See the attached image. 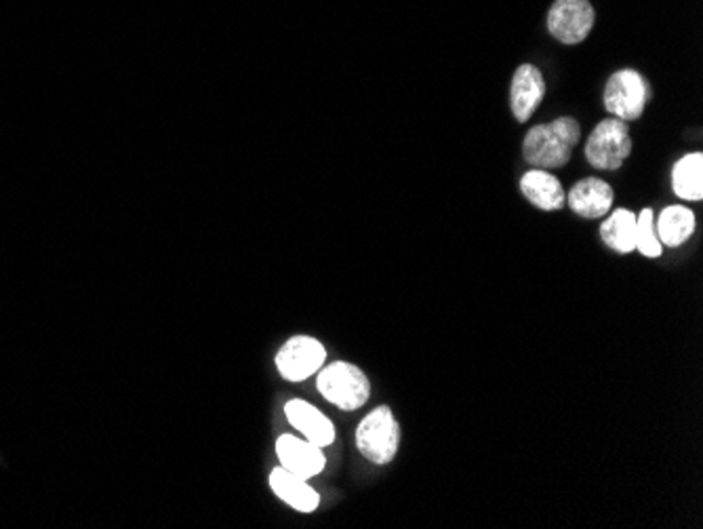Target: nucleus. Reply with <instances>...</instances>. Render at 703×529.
Returning a JSON list of instances; mask_svg holds the SVG:
<instances>
[{
	"mask_svg": "<svg viewBox=\"0 0 703 529\" xmlns=\"http://www.w3.org/2000/svg\"><path fill=\"white\" fill-rule=\"evenodd\" d=\"M581 127L571 116L556 119L546 125H535L529 130L522 142V155L535 169H558L571 159Z\"/></svg>",
	"mask_w": 703,
	"mask_h": 529,
	"instance_id": "nucleus-1",
	"label": "nucleus"
},
{
	"mask_svg": "<svg viewBox=\"0 0 703 529\" xmlns=\"http://www.w3.org/2000/svg\"><path fill=\"white\" fill-rule=\"evenodd\" d=\"M316 386L322 397L345 412L361 409L371 395V384L363 370L345 361H336L325 370L320 368Z\"/></svg>",
	"mask_w": 703,
	"mask_h": 529,
	"instance_id": "nucleus-2",
	"label": "nucleus"
},
{
	"mask_svg": "<svg viewBox=\"0 0 703 529\" xmlns=\"http://www.w3.org/2000/svg\"><path fill=\"white\" fill-rule=\"evenodd\" d=\"M400 446V426L388 405L375 407L356 428V448L373 464H390Z\"/></svg>",
	"mask_w": 703,
	"mask_h": 529,
	"instance_id": "nucleus-3",
	"label": "nucleus"
},
{
	"mask_svg": "<svg viewBox=\"0 0 703 529\" xmlns=\"http://www.w3.org/2000/svg\"><path fill=\"white\" fill-rule=\"evenodd\" d=\"M632 153V137L627 123L620 119L600 121L586 142V159L600 171H615Z\"/></svg>",
	"mask_w": 703,
	"mask_h": 529,
	"instance_id": "nucleus-4",
	"label": "nucleus"
},
{
	"mask_svg": "<svg viewBox=\"0 0 703 529\" xmlns=\"http://www.w3.org/2000/svg\"><path fill=\"white\" fill-rule=\"evenodd\" d=\"M651 95L647 79L636 70H617L604 87V108L620 121H636L643 116Z\"/></svg>",
	"mask_w": 703,
	"mask_h": 529,
	"instance_id": "nucleus-5",
	"label": "nucleus"
},
{
	"mask_svg": "<svg viewBox=\"0 0 703 529\" xmlns=\"http://www.w3.org/2000/svg\"><path fill=\"white\" fill-rule=\"evenodd\" d=\"M594 20V7L588 0H556L547 13V30L556 41L577 45L586 41Z\"/></svg>",
	"mask_w": 703,
	"mask_h": 529,
	"instance_id": "nucleus-6",
	"label": "nucleus"
},
{
	"mask_svg": "<svg viewBox=\"0 0 703 529\" xmlns=\"http://www.w3.org/2000/svg\"><path fill=\"white\" fill-rule=\"evenodd\" d=\"M327 350L320 340L310 336H295L276 354V368L288 382H304L325 365Z\"/></svg>",
	"mask_w": 703,
	"mask_h": 529,
	"instance_id": "nucleus-7",
	"label": "nucleus"
},
{
	"mask_svg": "<svg viewBox=\"0 0 703 529\" xmlns=\"http://www.w3.org/2000/svg\"><path fill=\"white\" fill-rule=\"evenodd\" d=\"M544 95H546V80L540 72V68L531 64L519 66L510 87V106H512L514 119L519 123L529 121L542 104Z\"/></svg>",
	"mask_w": 703,
	"mask_h": 529,
	"instance_id": "nucleus-8",
	"label": "nucleus"
},
{
	"mask_svg": "<svg viewBox=\"0 0 703 529\" xmlns=\"http://www.w3.org/2000/svg\"><path fill=\"white\" fill-rule=\"evenodd\" d=\"M276 455L283 464V469H287L295 475L304 476V479H313V476L320 475L327 458L322 453V448L314 446L313 441H304L297 439L293 435H283L276 441Z\"/></svg>",
	"mask_w": 703,
	"mask_h": 529,
	"instance_id": "nucleus-9",
	"label": "nucleus"
},
{
	"mask_svg": "<svg viewBox=\"0 0 703 529\" xmlns=\"http://www.w3.org/2000/svg\"><path fill=\"white\" fill-rule=\"evenodd\" d=\"M285 416L293 428H297L308 441L318 448H327L336 441V426L310 403L293 398L285 405Z\"/></svg>",
	"mask_w": 703,
	"mask_h": 529,
	"instance_id": "nucleus-10",
	"label": "nucleus"
},
{
	"mask_svg": "<svg viewBox=\"0 0 703 529\" xmlns=\"http://www.w3.org/2000/svg\"><path fill=\"white\" fill-rule=\"evenodd\" d=\"M521 192L524 199L535 205L537 210L544 212H558L565 207L567 203V194L565 188L560 184V180L552 173H547L546 169H531L522 176Z\"/></svg>",
	"mask_w": 703,
	"mask_h": 529,
	"instance_id": "nucleus-11",
	"label": "nucleus"
},
{
	"mask_svg": "<svg viewBox=\"0 0 703 529\" xmlns=\"http://www.w3.org/2000/svg\"><path fill=\"white\" fill-rule=\"evenodd\" d=\"M567 203L579 217L599 220L613 207V188L599 178H586L571 188Z\"/></svg>",
	"mask_w": 703,
	"mask_h": 529,
	"instance_id": "nucleus-12",
	"label": "nucleus"
},
{
	"mask_svg": "<svg viewBox=\"0 0 703 529\" xmlns=\"http://www.w3.org/2000/svg\"><path fill=\"white\" fill-rule=\"evenodd\" d=\"M270 487L283 503H287L299 513H313L320 503L318 494L314 492V487L308 485V481L304 476L295 475L283 466L272 471Z\"/></svg>",
	"mask_w": 703,
	"mask_h": 529,
	"instance_id": "nucleus-13",
	"label": "nucleus"
},
{
	"mask_svg": "<svg viewBox=\"0 0 703 529\" xmlns=\"http://www.w3.org/2000/svg\"><path fill=\"white\" fill-rule=\"evenodd\" d=\"M657 238L661 245L680 247L695 233V213L682 205L666 207L657 217Z\"/></svg>",
	"mask_w": 703,
	"mask_h": 529,
	"instance_id": "nucleus-14",
	"label": "nucleus"
},
{
	"mask_svg": "<svg viewBox=\"0 0 703 529\" xmlns=\"http://www.w3.org/2000/svg\"><path fill=\"white\" fill-rule=\"evenodd\" d=\"M600 237L609 249L617 254H632L636 249V213L615 210L602 222Z\"/></svg>",
	"mask_w": 703,
	"mask_h": 529,
	"instance_id": "nucleus-15",
	"label": "nucleus"
},
{
	"mask_svg": "<svg viewBox=\"0 0 703 529\" xmlns=\"http://www.w3.org/2000/svg\"><path fill=\"white\" fill-rule=\"evenodd\" d=\"M672 188L677 196L684 201H702L703 196V155L691 153L678 160L672 169Z\"/></svg>",
	"mask_w": 703,
	"mask_h": 529,
	"instance_id": "nucleus-16",
	"label": "nucleus"
},
{
	"mask_svg": "<svg viewBox=\"0 0 703 529\" xmlns=\"http://www.w3.org/2000/svg\"><path fill=\"white\" fill-rule=\"evenodd\" d=\"M636 249L645 258L661 256V243L655 233V217L651 210H643L640 215H636Z\"/></svg>",
	"mask_w": 703,
	"mask_h": 529,
	"instance_id": "nucleus-17",
	"label": "nucleus"
}]
</instances>
